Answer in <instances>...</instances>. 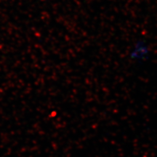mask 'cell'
Returning a JSON list of instances; mask_svg holds the SVG:
<instances>
[{
  "mask_svg": "<svg viewBox=\"0 0 157 157\" xmlns=\"http://www.w3.org/2000/svg\"><path fill=\"white\" fill-rule=\"evenodd\" d=\"M151 54V48L148 43L144 40H138L131 48L129 59L134 62L146 61Z\"/></svg>",
  "mask_w": 157,
  "mask_h": 157,
  "instance_id": "cell-1",
  "label": "cell"
}]
</instances>
